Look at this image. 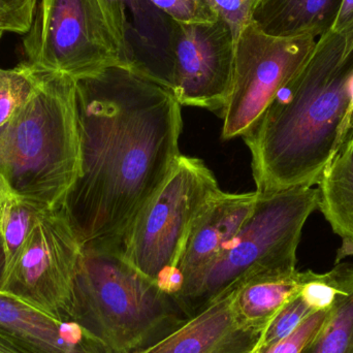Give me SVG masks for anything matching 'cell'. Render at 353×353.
<instances>
[{
	"label": "cell",
	"instance_id": "6da1fadb",
	"mask_svg": "<svg viewBox=\"0 0 353 353\" xmlns=\"http://www.w3.org/2000/svg\"><path fill=\"white\" fill-rule=\"evenodd\" d=\"M80 174L62 207L83 248L121 251L180 157L181 105L136 64L77 81Z\"/></svg>",
	"mask_w": 353,
	"mask_h": 353
},
{
	"label": "cell",
	"instance_id": "7a4b0ae2",
	"mask_svg": "<svg viewBox=\"0 0 353 353\" xmlns=\"http://www.w3.org/2000/svg\"><path fill=\"white\" fill-rule=\"evenodd\" d=\"M353 39L330 31L244 137L261 194L319 184L347 136Z\"/></svg>",
	"mask_w": 353,
	"mask_h": 353
},
{
	"label": "cell",
	"instance_id": "3957f363",
	"mask_svg": "<svg viewBox=\"0 0 353 353\" xmlns=\"http://www.w3.org/2000/svg\"><path fill=\"white\" fill-rule=\"evenodd\" d=\"M37 70L34 92L0 130V208L8 196L62 207L80 174L77 81Z\"/></svg>",
	"mask_w": 353,
	"mask_h": 353
},
{
	"label": "cell",
	"instance_id": "277c9868",
	"mask_svg": "<svg viewBox=\"0 0 353 353\" xmlns=\"http://www.w3.org/2000/svg\"><path fill=\"white\" fill-rule=\"evenodd\" d=\"M173 296L132 267L120 250L83 248L70 321L111 353H136L186 321Z\"/></svg>",
	"mask_w": 353,
	"mask_h": 353
},
{
	"label": "cell",
	"instance_id": "5b68a950",
	"mask_svg": "<svg viewBox=\"0 0 353 353\" xmlns=\"http://www.w3.org/2000/svg\"><path fill=\"white\" fill-rule=\"evenodd\" d=\"M317 208L319 190L313 187L259 193L240 232L176 294L174 299L182 312L189 319L224 290L242 282L294 273L303 228Z\"/></svg>",
	"mask_w": 353,
	"mask_h": 353
},
{
	"label": "cell",
	"instance_id": "8992f818",
	"mask_svg": "<svg viewBox=\"0 0 353 353\" xmlns=\"http://www.w3.org/2000/svg\"><path fill=\"white\" fill-rule=\"evenodd\" d=\"M221 191L201 159L181 154L169 178L124 238V259L174 298L182 284L176 265L189 234Z\"/></svg>",
	"mask_w": 353,
	"mask_h": 353
},
{
	"label": "cell",
	"instance_id": "52a82bcc",
	"mask_svg": "<svg viewBox=\"0 0 353 353\" xmlns=\"http://www.w3.org/2000/svg\"><path fill=\"white\" fill-rule=\"evenodd\" d=\"M23 49L34 68L76 81L128 65L97 0H37Z\"/></svg>",
	"mask_w": 353,
	"mask_h": 353
},
{
	"label": "cell",
	"instance_id": "ba28073f",
	"mask_svg": "<svg viewBox=\"0 0 353 353\" xmlns=\"http://www.w3.org/2000/svg\"><path fill=\"white\" fill-rule=\"evenodd\" d=\"M313 37L282 39L244 27L236 45L232 91L220 112L224 141L244 138L280 90L300 72L316 45Z\"/></svg>",
	"mask_w": 353,
	"mask_h": 353
},
{
	"label": "cell",
	"instance_id": "9c48e42d",
	"mask_svg": "<svg viewBox=\"0 0 353 353\" xmlns=\"http://www.w3.org/2000/svg\"><path fill=\"white\" fill-rule=\"evenodd\" d=\"M82 250L64 208L46 210L21 247L0 292L70 321Z\"/></svg>",
	"mask_w": 353,
	"mask_h": 353
},
{
	"label": "cell",
	"instance_id": "30bf717a",
	"mask_svg": "<svg viewBox=\"0 0 353 353\" xmlns=\"http://www.w3.org/2000/svg\"><path fill=\"white\" fill-rule=\"evenodd\" d=\"M236 37L222 18L170 26L169 68L172 92L187 107L221 112L232 91Z\"/></svg>",
	"mask_w": 353,
	"mask_h": 353
},
{
	"label": "cell",
	"instance_id": "8fae6325",
	"mask_svg": "<svg viewBox=\"0 0 353 353\" xmlns=\"http://www.w3.org/2000/svg\"><path fill=\"white\" fill-rule=\"evenodd\" d=\"M263 336L240 321L230 288L165 337L136 353H252Z\"/></svg>",
	"mask_w": 353,
	"mask_h": 353
},
{
	"label": "cell",
	"instance_id": "7c38bea8",
	"mask_svg": "<svg viewBox=\"0 0 353 353\" xmlns=\"http://www.w3.org/2000/svg\"><path fill=\"white\" fill-rule=\"evenodd\" d=\"M0 335L26 353H111L88 330L0 292Z\"/></svg>",
	"mask_w": 353,
	"mask_h": 353
},
{
	"label": "cell",
	"instance_id": "4fadbf2b",
	"mask_svg": "<svg viewBox=\"0 0 353 353\" xmlns=\"http://www.w3.org/2000/svg\"><path fill=\"white\" fill-rule=\"evenodd\" d=\"M257 199V191H221L212 199L193 225L176 265V273L182 282L181 288L209 265L236 236L252 213Z\"/></svg>",
	"mask_w": 353,
	"mask_h": 353
},
{
	"label": "cell",
	"instance_id": "5bb4252c",
	"mask_svg": "<svg viewBox=\"0 0 353 353\" xmlns=\"http://www.w3.org/2000/svg\"><path fill=\"white\" fill-rule=\"evenodd\" d=\"M343 0H259L251 23L271 37L321 39L333 29Z\"/></svg>",
	"mask_w": 353,
	"mask_h": 353
},
{
	"label": "cell",
	"instance_id": "9a60e30c",
	"mask_svg": "<svg viewBox=\"0 0 353 353\" xmlns=\"http://www.w3.org/2000/svg\"><path fill=\"white\" fill-rule=\"evenodd\" d=\"M315 275L310 270H296L290 275L254 278L232 286L236 315L247 327L265 334L280 310L298 296Z\"/></svg>",
	"mask_w": 353,
	"mask_h": 353
},
{
	"label": "cell",
	"instance_id": "2e32d148",
	"mask_svg": "<svg viewBox=\"0 0 353 353\" xmlns=\"http://www.w3.org/2000/svg\"><path fill=\"white\" fill-rule=\"evenodd\" d=\"M319 208L343 241L341 254H353V134L346 138L319 182Z\"/></svg>",
	"mask_w": 353,
	"mask_h": 353
},
{
	"label": "cell",
	"instance_id": "e0dca14e",
	"mask_svg": "<svg viewBox=\"0 0 353 353\" xmlns=\"http://www.w3.org/2000/svg\"><path fill=\"white\" fill-rule=\"evenodd\" d=\"M332 273L337 292L329 317L301 353H353V263H338Z\"/></svg>",
	"mask_w": 353,
	"mask_h": 353
},
{
	"label": "cell",
	"instance_id": "ac0fdd59",
	"mask_svg": "<svg viewBox=\"0 0 353 353\" xmlns=\"http://www.w3.org/2000/svg\"><path fill=\"white\" fill-rule=\"evenodd\" d=\"M39 72L28 61L0 68V130L26 105L37 87Z\"/></svg>",
	"mask_w": 353,
	"mask_h": 353
},
{
	"label": "cell",
	"instance_id": "d6986e66",
	"mask_svg": "<svg viewBox=\"0 0 353 353\" xmlns=\"http://www.w3.org/2000/svg\"><path fill=\"white\" fill-rule=\"evenodd\" d=\"M316 311V309L300 292L280 310L275 319L270 323L261 338L257 350L277 343L278 341L292 334L307 317Z\"/></svg>",
	"mask_w": 353,
	"mask_h": 353
},
{
	"label": "cell",
	"instance_id": "ffe728a7",
	"mask_svg": "<svg viewBox=\"0 0 353 353\" xmlns=\"http://www.w3.org/2000/svg\"><path fill=\"white\" fill-rule=\"evenodd\" d=\"M332 307V306H331ZM330 309L316 311L307 317L292 334L273 345L268 346L257 353H301L303 348L319 333L327 321Z\"/></svg>",
	"mask_w": 353,
	"mask_h": 353
},
{
	"label": "cell",
	"instance_id": "44dd1931",
	"mask_svg": "<svg viewBox=\"0 0 353 353\" xmlns=\"http://www.w3.org/2000/svg\"><path fill=\"white\" fill-rule=\"evenodd\" d=\"M171 21L178 23L212 22L220 18L205 0H150Z\"/></svg>",
	"mask_w": 353,
	"mask_h": 353
},
{
	"label": "cell",
	"instance_id": "7402d4cb",
	"mask_svg": "<svg viewBox=\"0 0 353 353\" xmlns=\"http://www.w3.org/2000/svg\"><path fill=\"white\" fill-rule=\"evenodd\" d=\"M37 0H0V29L25 35L30 28Z\"/></svg>",
	"mask_w": 353,
	"mask_h": 353
},
{
	"label": "cell",
	"instance_id": "603a6c76",
	"mask_svg": "<svg viewBox=\"0 0 353 353\" xmlns=\"http://www.w3.org/2000/svg\"><path fill=\"white\" fill-rule=\"evenodd\" d=\"M105 14L108 25L117 41L122 57L128 65L134 63V57L128 39V21L125 0H97Z\"/></svg>",
	"mask_w": 353,
	"mask_h": 353
},
{
	"label": "cell",
	"instance_id": "cb8c5ba5",
	"mask_svg": "<svg viewBox=\"0 0 353 353\" xmlns=\"http://www.w3.org/2000/svg\"><path fill=\"white\" fill-rule=\"evenodd\" d=\"M220 18L230 24L238 39L241 31L251 22L259 0H205Z\"/></svg>",
	"mask_w": 353,
	"mask_h": 353
},
{
	"label": "cell",
	"instance_id": "d4e9b609",
	"mask_svg": "<svg viewBox=\"0 0 353 353\" xmlns=\"http://www.w3.org/2000/svg\"><path fill=\"white\" fill-rule=\"evenodd\" d=\"M332 31L353 37V0H343Z\"/></svg>",
	"mask_w": 353,
	"mask_h": 353
},
{
	"label": "cell",
	"instance_id": "484cf974",
	"mask_svg": "<svg viewBox=\"0 0 353 353\" xmlns=\"http://www.w3.org/2000/svg\"><path fill=\"white\" fill-rule=\"evenodd\" d=\"M6 275V249H4L3 238H2L1 232H0V290L3 284L4 278Z\"/></svg>",
	"mask_w": 353,
	"mask_h": 353
},
{
	"label": "cell",
	"instance_id": "4316f807",
	"mask_svg": "<svg viewBox=\"0 0 353 353\" xmlns=\"http://www.w3.org/2000/svg\"><path fill=\"white\" fill-rule=\"evenodd\" d=\"M0 353H26L18 346L14 345L10 340L0 335Z\"/></svg>",
	"mask_w": 353,
	"mask_h": 353
},
{
	"label": "cell",
	"instance_id": "83f0119b",
	"mask_svg": "<svg viewBox=\"0 0 353 353\" xmlns=\"http://www.w3.org/2000/svg\"><path fill=\"white\" fill-rule=\"evenodd\" d=\"M353 134V105H352V114H350V124H348V132H347V136H350V134Z\"/></svg>",
	"mask_w": 353,
	"mask_h": 353
},
{
	"label": "cell",
	"instance_id": "f1b7e54d",
	"mask_svg": "<svg viewBox=\"0 0 353 353\" xmlns=\"http://www.w3.org/2000/svg\"><path fill=\"white\" fill-rule=\"evenodd\" d=\"M3 31L1 30V29H0V39H1V37H2V35H3Z\"/></svg>",
	"mask_w": 353,
	"mask_h": 353
},
{
	"label": "cell",
	"instance_id": "f546056e",
	"mask_svg": "<svg viewBox=\"0 0 353 353\" xmlns=\"http://www.w3.org/2000/svg\"><path fill=\"white\" fill-rule=\"evenodd\" d=\"M252 353H257V352H252Z\"/></svg>",
	"mask_w": 353,
	"mask_h": 353
},
{
	"label": "cell",
	"instance_id": "4dcf8cb0",
	"mask_svg": "<svg viewBox=\"0 0 353 353\" xmlns=\"http://www.w3.org/2000/svg\"></svg>",
	"mask_w": 353,
	"mask_h": 353
}]
</instances>
